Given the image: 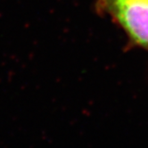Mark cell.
I'll list each match as a JSON object with an SVG mask.
<instances>
[{
    "label": "cell",
    "instance_id": "6da1fadb",
    "mask_svg": "<svg viewBox=\"0 0 148 148\" xmlns=\"http://www.w3.org/2000/svg\"><path fill=\"white\" fill-rule=\"evenodd\" d=\"M131 38L148 48V0H104Z\"/></svg>",
    "mask_w": 148,
    "mask_h": 148
}]
</instances>
